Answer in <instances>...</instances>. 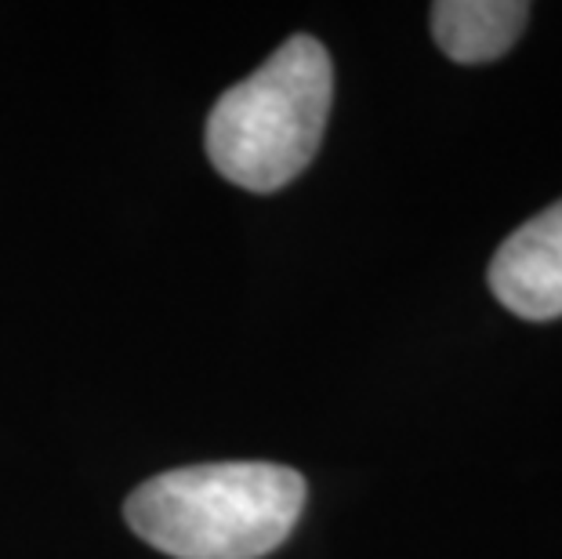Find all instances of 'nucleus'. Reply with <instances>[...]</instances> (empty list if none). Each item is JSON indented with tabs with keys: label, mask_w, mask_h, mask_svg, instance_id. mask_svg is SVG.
I'll return each instance as SVG.
<instances>
[{
	"label": "nucleus",
	"mask_w": 562,
	"mask_h": 559,
	"mask_svg": "<svg viewBox=\"0 0 562 559\" xmlns=\"http://www.w3.org/2000/svg\"><path fill=\"white\" fill-rule=\"evenodd\" d=\"M305 476L277 461H207L135 487L127 527L175 559H261L291 538Z\"/></svg>",
	"instance_id": "nucleus-1"
},
{
	"label": "nucleus",
	"mask_w": 562,
	"mask_h": 559,
	"mask_svg": "<svg viewBox=\"0 0 562 559\" xmlns=\"http://www.w3.org/2000/svg\"><path fill=\"white\" fill-rule=\"evenodd\" d=\"M334 99V66L316 37H291L207 116V157L250 193H277L313 164Z\"/></svg>",
	"instance_id": "nucleus-2"
},
{
	"label": "nucleus",
	"mask_w": 562,
	"mask_h": 559,
	"mask_svg": "<svg viewBox=\"0 0 562 559\" xmlns=\"http://www.w3.org/2000/svg\"><path fill=\"white\" fill-rule=\"evenodd\" d=\"M486 280L508 313L522 320L562 316V200L497 247Z\"/></svg>",
	"instance_id": "nucleus-3"
},
{
	"label": "nucleus",
	"mask_w": 562,
	"mask_h": 559,
	"mask_svg": "<svg viewBox=\"0 0 562 559\" xmlns=\"http://www.w3.org/2000/svg\"><path fill=\"white\" fill-rule=\"evenodd\" d=\"M530 19L522 0H439L432 4V37L439 52L464 66L508 55Z\"/></svg>",
	"instance_id": "nucleus-4"
}]
</instances>
